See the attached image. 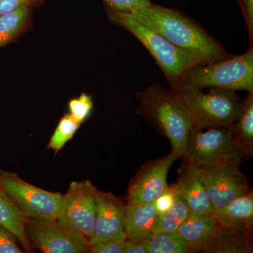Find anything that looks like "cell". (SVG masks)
Listing matches in <instances>:
<instances>
[{
	"label": "cell",
	"instance_id": "6da1fadb",
	"mask_svg": "<svg viewBox=\"0 0 253 253\" xmlns=\"http://www.w3.org/2000/svg\"><path fill=\"white\" fill-rule=\"evenodd\" d=\"M130 14L177 47L196 55L205 63L227 55L199 25L175 10L151 4Z\"/></svg>",
	"mask_w": 253,
	"mask_h": 253
},
{
	"label": "cell",
	"instance_id": "7a4b0ae2",
	"mask_svg": "<svg viewBox=\"0 0 253 253\" xmlns=\"http://www.w3.org/2000/svg\"><path fill=\"white\" fill-rule=\"evenodd\" d=\"M176 99L189 114L193 128L229 127L242 111L244 99L235 91L211 87L207 93L194 86H170Z\"/></svg>",
	"mask_w": 253,
	"mask_h": 253
},
{
	"label": "cell",
	"instance_id": "3957f363",
	"mask_svg": "<svg viewBox=\"0 0 253 253\" xmlns=\"http://www.w3.org/2000/svg\"><path fill=\"white\" fill-rule=\"evenodd\" d=\"M106 9L111 22L129 31L147 49L162 69L170 86L176 84L191 68L205 63L196 55L173 44L130 13L118 11L107 6Z\"/></svg>",
	"mask_w": 253,
	"mask_h": 253
},
{
	"label": "cell",
	"instance_id": "277c9868",
	"mask_svg": "<svg viewBox=\"0 0 253 253\" xmlns=\"http://www.w3.org/2000/svg\"><path fill=\"white\" fill-rule=\"evenodd\" d=\"M141 103L139 113L152 122L169 139L172 152L185 158L186 143L192 123L183 105L170 89H164L158 83L149 86L137 96Z\"/></svg>",
	"mask_w": 253,
	"mask_h": 253
},
{
	"label": "cell",
	"instance_id": "5b68a950",
	"mask_svg": "<svg viewBox=\"0 0 253 253\" xmlns=\"http://www.w3.org/2000/svg\"><path fill=\"white\" fill-rule=\"evenodd\" d=\"M199 89L217 87L253 93V46L245 54L230 56L197 65L174 85Z\"/></svg>",
	"mask_w": 253,
	"mask_h": 253
},
{
	"label": "cell",
	"instance_id": "8992f818",
	"mask_svg": "<svg viewBox=\"0 0 253 253\" xmlns=\"http://www.w3.org/2000/svg\"><path fill=\"white\" fill-rule=\"evenodd\" d=\"M246 157L229 127L192 128L184 159L198 167L208 168L227 163H240Z\"/></svg>",
	"mask_w": 253,
	"mask_h": 253
},
{
	"label": "cell",
	"instance_id": "52a82bcc",
	"mask_svg": "<svg viewBox=\"0 0 253 253\" xmlns=\"http://www.w3.org/2000/svg\"><path fill=\"white\" fill-rule=\"evenodd\" d=\"M0 186L25 217L57 219L63 195L42 189L16 173L0 169Z\"/></svg>",
	"mask_w": 253,
	"mask_h": 253
},
{
	"label": "cell",
	"instance_id": "ba28073f",
	"mask_svg": "<svg viewBox=\"0 0 253 253\" xmlns=\"http://www.w3.org/2000/svg\"><path fill=\"white\" fill-rule=\"evenodd\" d=\"M96 188L88 180L73 181L63 195L57 220L78 234L91 239L96 217L95 191Z\"/></svg>",
	"mask_w": 253,
	"mask_h": 253
},
{
	"label": "cell",
	"instance_id": "9c48e42d",
	"mask_svg": "<svg viewBox=\"0 0 253 253\" xmlns=\"http://www.w3.org/2000/svg\"><path fill=\"white\" fill-rule=\"evenodd\" d=\"M26 229L31 244L42 253L90 252L85 237L63 225L57 219L28 218Z\"/></svg>",
	"mask_w": 253,
	"mask_h": 253
},
{
	"label": "cell",
	"instance_id": "30bf717a",
	"mask_svg": "<svg viewBox=\"0 0 253 253\" xmlns=\"http://www.w3.org/2000/svg\"><path fill=\"white\" fill-rule=\"evenodd\" d=\"M240 163H232L202 169L206 191L213 209L223 207L232 200L251 191Z\"/></svg>",
	"mask_w": 253,
	"mask_h": 253
},
{
	"label": "cell",
	"instance_id": "8fae6325",
	"mask_svg": "<svg viewBox=\"0 0 253 253\" xmlns=\"http://www.w3.org/2000/svg\"><path fill=\"white\" fill-rule=\"evenodd\" d=\"M96 217L89 247L109 241H125V205L111 193L95 191Z\"/></svg>",
	"mask_w": 253,
	"mask_h": 253
},
{
	"label": "cell",
	"instance_id": "7c38bea8",
	"mask_svg": "<svg viewBox=\"0 0 253 253\" xmlns=\"http://www.w3.org/2000/svg\"><path fill=\"white\" fill-rule=\"evenodd\" d=\"M178 158L171 152L161 159L144 165L129 186L128 200L144 203L154 202L168 189V172Z\"/></svg>",
	"mask_w": 253,
	"mask_h": 253
},
{
	"label": "cell",
	"instance_id": "4fadbf2b",
	"mask_svg": "<svg viewBox=\"0 0 253 253\" xmlns=\"http://www.w3.org/2000/svg\"><path fill=\"white\" fill-rule=\"evenodd\" d=\"M182 166L175 184L179 197L191 212L212 214L214 209L206 191L202 169L187 161Z\"/></svg>",
	"mask_w": 253,
	"mask_h": 253
},
{
	"label": "cell",
	"instance_id": "5bb4252c",
	"mask_svg": "<svg viewBox=\"0 0 253 253\" xmlns=\"http://www.w3.org/2000/svg\"><path fill=\"white\" fill-rule=\"evenodd\" d=\"M157 219L153 203L128 200L125 206L124 230L126 239L144 242L151 234Z\"/></svg>",
	"mask_w": 253,
	"mask_h": 253
},
{
	"label": "cell",
	"instance_id": "9a60e30c",
	"mask_svg": "<svg viewBox=\"0 0 253 253\" xmlns=\"http://www.w3.org/2000/svg\"><path fill=\"white\" fill-rule=\"evenodd\" d=\"M253 227L218 226L202 252L251 253L253 251Z\"/></svg>",
	"mask_w": 253,
	"mask_h": 253
},
{
	"label": "cell",
	"instance_id": "2e32d148",
	"mask_svg": "<svg viewBox=\"0 0 253 253\" xmlns=\"http://www.w3.org/2000/svg\"><path fill=\"white\" fill-rule=\"evenodd\" d=\"M218 226L212 214L191 212L176 233L185 240L191 253L202 252Z\"/></svg>",
	"mask_w": 253,
	"mask_h": 253
},
{
	"label": "cell",
	"instance_id": "e0dca14e",
	"mask_svg": "<svg viewBox=\"0 0 253 253\" xmlns=\"http://www.w3.org/2000/svg\"><path fill=\"white\" fill-rule=\"evenodd\" d=\"M212 215L219 225L253 227V191L241 195L223 207L214 209Z\"/></svg>",
	"mask_w": 253,
	"mask_h": 253
},
{
	"label": "cell",
	"instance_id": "ac0fdd59",
	"mask_svg": "<svg viewBox=\"0 0 253 253\" xmlns=\"http://www.w3.org/2000/svg\"><path fill=\"white\" fill-rule=\"evenodd\" d=\"M27 217L20 212L0 186V224L9 229L23 246L24 252L33 253L26 225Z\"/></svg>",
	"mask_w": 253,
	"mask_h": 253
},
{
	"label": "cell",
	"instance_id": "d6986e66",
	"mask_svg": "<svg viewBox=\"0 0 253 253\" xmlns=\"http://www.w3.org/2000/svg\"><path fill=\"white\" fill-rule=\"evenodd\" d=\"M229 129L236 143L246 156L253 154V93L249 92L244 99V106L239 118Z\"/></svg>",
	"mask_w": 253,
	"mask_h": 253
},
{
	"label": "cell",
	"instance_id": "ffe728a7",
	"mask_svg": "<svg viewBox=\"0 0 253 253\" xmlns=\"http://www.w3.org/2000/svg\"><path fill=\"white\" fill-rule=\"evenodd\" d=\"M148 253H190L185 240L177 233H154L144 241Z\"/></svg>",
	"mask_w": 253,
	"mask_h": 253
},
{
	"label": "cell",
	"instance_id": "44dd1931",
	"mask_svg": "<svg viewBox=\"0 0 253 253\" xmlns=\"http://www.w3.org/2000/svg\"><path fill=\"white\" fill-rule=\"evenodd\" d=\"M31 8L23 6L0 15V48L9 44L21 31L27 21Z\"/></svg>",
	"mask_w": 253,
	"mask_h": 253
},
{
	"label": "cell",
	"instance_id": "7402d4cb",
	"mask_svg": "<svg viewBox=\"0 0 253 253\" xmlns=\"http://www.w3.org/2000/svg\"><path fill=\"white\" fill-rule=\"evenodd\" d=\"M191 212L187 205L178 196L174 206L167 212L157 217L153 229V234L176 232Z\"/></svg>",
	"mask_w": 253,
	"mask_h": 253
},
{
	"label": "cell",
	"instance_id": "603a6c76",
	"mask_svg": "<svg viewBox=\"0 0 253 253\" xmlns=\"http://www.w3.org/2000/svg\"><path fill=\"white\" fill-rule=\"evenodd\" d=\"M81 126V123L76 121L69 113L65 115L60 120L54 134L51 136L47 149L53 150L55 154H57L66 143L72 139Z\"/></svg>",
	"mask_w": 253,
	"mask_h": 253
},
{
	"label": "cell",
	"instance_id": "cb8c5ba5",
	"mask_svg": "<svg viewBox=\"0 0 253 253\" xmlns=\"http://www.w3.org/2000/svg\"><path fill=\"white\" fill-rule=\"evenodd\" d=\"M68 109L69 114L82 124L92 111V98L86 93H83L79 97L70 101Z\"/></svg>",
	"mask_w": 253,
	"mask_h": 253
},
{
	"label": "cell",
	"instance_id": "d4e9b609",
	"mask_svg": "<svg viewBox=\"0 0 253 253\" xmlns=\"http://www.w3.org/2000/svg\"><path fill=\"white\" fill-rule=\"evenodd\" d=\"M178 196L179 195L175 184L168 186V189L153 202L157 213V217L167 212L174 206Z\"/></svg>",
	"mask_w": 253,
	"mask_h": 253
},
{
	"label": "cell",
	"instance_id": "484cf974",
	"mask_svg": "<svg viewBox=\"0 0 253 253\" xmlns=\"http://www.w3.org/2000/svg\"><path fill=\"white\" fill-rule=\"evenodd\" d=\"M106 6L123 12L132 13L152 4L150 0H103Z\"/></svg>",
	"mask_w": 253,
	"mask_h": 253
},
{
	"label": "cell",
	"instance_id": "4316f807",
	"mask_svg": "<svg viewBox=\"0 0 253 253\" xmlns=\"http://www.w3.org/2000/svg\"><path fill=\"white\" fill-rule=\"evenodd\" d=\"M16 236L0 224V253H21Z\"/></svg>",
	"mask_w": 253,
	"mask_h": 253
},
{
	"label": "cell",
	"instance_id": "83f0119b",
	"mask_svg": "<svg viewBox=\"0 0 253 253\" xmlns=\"http://www.w3.org/2000/svg\"><path fill=\"white\" fill-rule=\"evenodd\" d=\"M42 0H0V15L14 11L23 6L32 7L41 4Z\"/></svg>",
	"mask_w": 253,
	"mask_h": 253
},
{
	"label": "cell",
	"instance_id": "f1b7e54d",
	"mask_svg": "<svg viewBox=\"0 0 253 253\" xmlns=\"http://www.w3.org/2000/svg\"><path fill=\"white\" fill-rule=\"evenodd\" d=\"M124 241H109L99 243L90 247L93 253H123Z\"/></svg>",
	"mask_w": 253,
	"mask_h": 253
},
{
	"label": "cell",
	"instance_id": "f546056e",
	"mask_svg": "<svg viewBox=\"0 0 253 253\" xmlns=\"http://www.w3.org/2000/svg\"><path fill=\"white\" fill-rule=\"evenodd\" d=\"M241 11L244 15L249 30L250 41H253V0H239Z\"/></svg>",
	"mask_w": 253,
	"mask_h": 253
},
{
	"label": "cell",
	"instance_id": "4dcf8cb0",
	"mask_svg": "<svg viewBox=\"0 0 253 253\" xmlns=\"http://www.w3.org/2000/svg\"><path fill=\"white\" fill-rule=\"evenodd\" d=\"M123 253H148L144 242L126 240L123 244Z\"/></svg>",
	"mask_w": 253,
	"mask_h": 253
}]
</instances>
